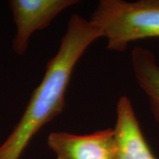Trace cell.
<instances>
[{
	"label": "cell",
	"mask_w": 159,
	"mask_h": 159,
	"mask_svg": "<svg viewBox=\"0 0 159 159\" xmlns=\"http://www.w3.org/2000/svg\"><path fill=\"white\" fill-rule=\"evenodd\" d=\"M115 159H158L143 134L131 100L126 96L119 99L116 107Z\"/></svg>",
	"instance_id": "5b68a950"
},
{
	"label": "cell",
	"mask_w": 159,
	"mask_h": 159,
	"mask_svg": "<svg viewBox=\"0 0 159 159\" xmlns=\"http://www.w3.org/2000/svg\"><path fill=\"white\" fill-rule=\"evenodd\" d=\"M89 20L102 29L107 50L124 52L133 42L159 38V0H100Z\"/></svg>",
	"instance_id": "7a4b0ae2"
},
{
	"label": "cell",
	"mask_w": 159,
	"mask_h": 159,
	"mask_svg": "<svg viewBox=\"0 0 159 159\" xmlns=\"http://www.w3.org/2000/svg\"><path fill=\"white\" fill-rule=\"evenodd\" d=\"M132 68L137 84L146 96L154 120L159 124V64L149 49L136 46L131 52Z\"/></svg>",
	"instance_id": "8992f818"
},
{
	"label": "cell",
	"mask_w": 159,
	"mask_h": 159,
	"mask_svg": "<svg viewBox=\"0 0 159 159\" xmlns=\"http://www.w3.org/2000/svg\"><path fill=\"white\" fill-rule=\"evenodd\" d=\"M78 0H11L9 6L16 32L12 41V50L19 56L29 49L33 34L51 25V21L68 7L75 6Z\"/></svg>",
	"instance_id": "3957f363"
},
{
	"label": "cell",
	"mask_w": 159,
	"mask_h": 159,
	"mask_svg": "<svg viewBox=\"0 0 159 159\" xmlns=\"http://www.w3.org/2000/svg\"><path fill=\"white\" fill-rule=\"evenodd\" d=\"M47 145L57 159H115L113 128L85 134L57 131L47 137Z\"/></svg>",
	"instance_id": "277c9868"
},
{
	"label": "cell",
	"mask_w": 159,
	"mask_h": 159,
	"mask_svg": "<svg viewBox=\"0 0 159 159\" xmlns=\"http://www.w3.org/2000/svg\"><path fill=\"white\" fill-rule=\"evenodd\" d=\"M102 37V29L89 20L79 14L70 17L57 53L47 63L19 122L0 145V159L20 158L34 135L62 113L75 66L87 49Z\"/></svg>",
	"instance_id": "6da1fadb"
}]
</instances>
